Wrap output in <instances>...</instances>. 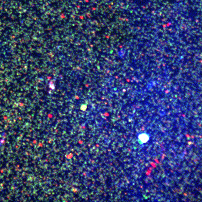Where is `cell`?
<instances>
[{"label": "cell", "mask_w": 202, "mask_h": 202, "mask_svg": "<svg viewBox=\"0 0 202 202\" xmlns=\"http://www.w3.org/2000/svg\"><path fill=\"white\" fill-rule=\"evenodd\" d=\"M138 139L139 143L141 144H143L148 141L149 139V136L145 133H143L139 135Z\"/></svg>", "instance_id": "obj_1"}]
</instances>
